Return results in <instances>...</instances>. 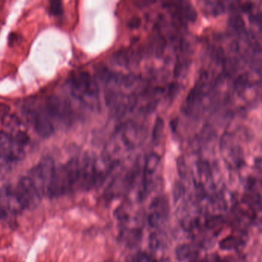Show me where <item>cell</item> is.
<instances>
[{
	"label": "cell",
	"instance_id": "6da1fadb",
	"mask_svg": "<svg viewBox=\"0 0 262 262\" xmlns=\"http://www.w3.org/2000/svg\"><path fill=\"white\" fill-rule=\"evenodd\" d=\"M55 170L56 168L53 160L46 158L32 168L28 174V176L32 180L41 198L47 196L48 190Z\"/></svg>",
	"mask_w": 262,
	"mask_h": 262
},
{
	"label": "cell",
	"instance_id": "7a4b0ae2",
	"mask_svg": "<svg viewBox=\"0 0 262 262\" xmlns=\"http://www.w3.org/2000/svg\"><path fill=\"white\" fill-rule=\"evenodd\" d=\"M71 87L74 96L79 99H82L84 96L95 98L98 95L96 82L86 72L73 75L71 78Z\"/></svg>",
	"mask_w": 262,
	"mask_h": 262
},
{
	"label": "cell",
	"instance_id": "3957f363",
	"mask_svg": "<svg viewBox=\"0 0 262 262\" xmlns=\"http://www.w3.org/2000/svg\"><path fill=\"white\" fill-rule=\"evenodd\" d=\"M25 210L13 186L0 188V212L3 218L18 215Z\"/></svg>",
	"mask_w": 262,
	"mask_h": 262
},
{
	"label": "cell",
	"instance_id": "277c9868",
	"mask_svg": "<svg viewBox=\"0 0 262 262\" xmlns=\"http://www.w3.org/2000/svg\"><path fill=\"white\" fill-rule=\"evenodd\" d=\"M18 198L25 209L35 206L41 199L36 188L28 175L21 177L16 186H13Z\"/></svg>",
	"mask_w": 262,
	"mask_h": 262
},
{
	"label": "cell",
	"instance_id": "5b68a950",
	"mask_svg": "<svg viewBox=\"0 0 262 262\" xmlns=\"http://www.w3.org/2000/svg\"><path fill=\"white\" fill-rule=\"evenodd\" d=\"M25 114L28 121L32 125L35 132L40 136L48 138L53 134L55 128L46 110L35 111L28 108L25 109Z\"/></svg>",
	"mask_w": 262,
	"mask_h": 262
},
{
	"label": "cell",
	"instance_id": "8992f818",
	"mask_svg": "<svg viewBox=\"0 0 262 262\" xmlns=\"http://www.w3.org/2000/svg\"><path fill=\"white\" fill-rule=\"evenodd\" d=\"M169 201L165 196H159L151 203L149 206L147 221L149 226L154 229L161 227L169 215Z\"/></svg>",
	"mask_w": 262,
	"mask_h": 262
},
{
	"label": "cell",
	"instance_id": "52a82bcc",
	"mask_svg": "<svg viewBox=\"0 0 262 262\" xmlns=\"http://www.w3.org/2000/svg\"><path fill=\"white\" fill-rule=\"evenodd\" d=\"M45 110L51 119L58 121L67 119L70 114L69 105L55 95H51L46 99Z\"/></svg>",
	"mask_w": 262,
	"mask_h": 262
},
{
	"label": "cell",
	"instance_id": "ba28073f",
	"mask_svg": "<svg viewBox=\"0 0 262 262\" xmlns=\"http://www.w3.org/2000/svg\"><path fill=\"white\" fill-rule=\"evenodd\" d=\"M142 232L139 229H125L121 234V238L129 247L137 246L141 240Z\"/></svg>",
	"mask_w": 262,
	"mask_h": 262
},
{
	"label": "cell",
	"instance_id": "9c48e42d",
	"mask_svg": "<svg viewBox=\"0 0 262 262\" xmlns=\"http://www.w3.org/2000/svg\"><path fill=\"white\" fill-rule=\"evenodd\" d=\"M192 246L189 245L183 244L179 246L176 249V256L179 261H184L192 255Z\"/></svg>",
	"mask_w": 262,
	"mask_h": 262
},
{
	"label": "cell",
	"instance_id": "30bf717a",
	"mask_svg": "<svg viewBox=\"0 0 262 262\" xmlns=\"http://www.w3.org/2000/svg\"><path fill=\"white\" fill-rule=\"evenodd\" d=\"M164 121L163 118H157L155 125H154V130H152V138L154 141L158 142L161 139L163 132H164Z\"/></svg>",
	"mask_w": 262,
	"mask_h": 262
},
{
	"label": "cell",
	"instance_id": "8fae6325",
	"mask_svg": "<svg viewBox=\"0 0 262 262\" xmlns=\"http://www.w3.org/2000/svg\"><path fill=\"white\" fill-rule=\"evenodd\" d=\"M165 237L163 235L157 232H154L149 235V246L152 250H158L163 246V239Z\"/></svg>",
	"mask_w": 262,
	"mask_h": 262
},
{
	"label": "cell",
	"instance_id": "7c38bea8",
	"mask_svg": "<svg viewBox=\"0 0 262 262\" xmlns=\"http://www.w3.org/2000/svg\"><path fill=\"white\" fill-rule=\"evenodd\" d=\"M11 136H12V138H13L15 143H18V145L23 146V147L29 143V135L26 132H23V131H18L15 135H11Z\"/></svg>",
	"mask_w": 262,
	"mask_h": 262
},
{
	"label": "cell",
	"instance_id": "4fadbf2b",
	"mask_svg": "<svg viewBox=\"0 0 262 262\" xmlns=\"http://www.w3.org/2000/svg\"><path fill=\"white\" fill-rule=\"evenodd\" d=\"M115 59L118 64L125 66L129 63L128 53L125 50L118 51L115 55Z\"/></svg>",
	"mask_w": 262,
	"mask_h": 262
},
{
	"label": "cell",
	"instance_id": "5bb4252c",
	"mask_svg": "<svg viewBox=\"0 0 262 262\" xmlns=\"http://www.w3.org/2000/svg\"><path fill=\"white\" fill-rule=\"evenodd\" d=\"M207 8L209 12L213 15H219L224 11V6L221 3L215 2H208Z\"/></svg>",
	"mask_w": 262,
	"mask_h": 262
},
{
	"label": "cell",
	"instance_id": "9a60e30c",
	"mask_svg": "<svg viewBox=\"0 0 262 262\" xmlns=\"http://www.w3.org/2000/svg\"><path fill=\"white\" fill-rule=\"evenodd\" d=\"M49 10L52 15L58 16V15H61L63 12V6L61 2L59 1H52L50 3L49 6Z\"/></svg>",
	"mask_w": 262,
	"mask_h": 262
},
{
	"label": "cell",
	"instance_id": "2e32d148",
	"mask_svg": "<svg viewBox=\"0 0 262 262\" xmlns=\"http://www.w3.org/2000/svg\"><path fill=\"white\" fill-rule=\"evenodd\" d=\"M183 192H184L183 185L181 183H177L173 189V198L175 201H178L183 196Z\"/></svg>",
	"mask_w": 262,
	"mask_h": 262
},
{
	"label": "cell",
	"instance_id": "e0dca14e",
	"mask_svg": "<svg viewBox=\"0 0 262 262\" xmlns=\"http://www.w3.org/2000/svg\"><path fill=\"white\" fill-rule=\"evenodd\" d=\"M177 169H178L179 175L181 178L186 175V164H185L184 159L183 157L179 158L178 163H177Z\"/></svg>",
	"mask_w": 262,
	"mask_h": 262
},
{
	"label": "cell",
	"instance_id": "ac0fdd59",
	"mask_svg": "<svg viewBox=\"0 0 262 262\" xmlns=\"http://www.w3.org/2000/svg\"><path fill=\"white\" fill-rule=\"evenodd\" d=\"M140 24H141V21H140V18L138 17H134L131 18L130 21L127 23V26L131 29H137V28L140 27Z\"/></svg>",
	"mask_w": 262,
	"mask_h": 262
},
{
	"label": "cell",
	"instance_id": "d6986e66",
	"mask_svg": "<svg viewBox=\"0 0 262 262\" xmlns=\"http://www.w3.org/2000/svg\"><path fill=\"white\" fill-rule=\"evenodd\" d=\"M8 163H6L3 158L0 157V176L3 175V173L6 172V171L10 167Z\"/></svg>",
	"mask_w": 262,
	"mask_h": 262
},
{
	"label": "cell",
	"instance_id": "ffe728a7",
	"mask_svg": "<svg viewBox=\"0 0 262 262\" xmlns=\"http://www.w3.org/2000/svg\"><path fill=\"white\" fill-rule=\"evenodd\" d=\"M1 218H3V216H2L1 212H0V219H1Z\"/></svg>",
	"mask_w": 262,
	"mask_h": 262
}]
</instances>
